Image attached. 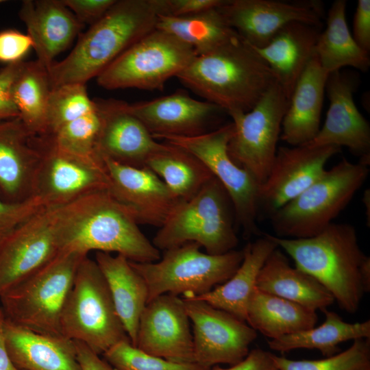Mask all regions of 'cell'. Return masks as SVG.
I'll use <instances>...</instances> for the list:
<instances>
[{
	"mask_svg": "<svg viewBox=\"0 0 370 370\" xmlns=\"http://www.w3.org/2000/svg\"><path fill=\"white\" fill-rule=\"evenodd\" d=\"M340 151L336 146L278 147L266 180L259 185L258 221L269 218L305 190L323 173L327 162Z\"/></svg>",
	"mask_w": 370,
	"mask_h": 370,
	"instance_id": "15",
	"label": "cell"
},
{
	"mask_svg": "<svg viewBox=\"0 0 370 370\" xmlns=\"http://www.w3.org/2000/svg\"><path fill=\"white\" fill-rule=\"evenodd\" d=\"M317 311L256 288L246 310L245 322L271 339L315 326Z\"/></svg>",
	"mask_w": 370,
	"mask_h": 370,
	"instance_id": "31",
	"label": "cell"
},
{
	"mask_svg": "<svg viewBox=\"0 0 370 370\" xmlns=\"http://www.w3.org/2000/svg\"><path fill=\"white\" fill-rule=\"evenodd\" d=\"M182 299L193 324L195 362L211 369L219 364L234 365L247 356L257 337L256 330L204 301Z\"/></svg>",
	"mask_w": 370,
	"mask_h": 370,
	"instance_id": "14",
	"label": "cell"
},
{
	"mask_svg": "<svg viewBox=\"0 0 370 370\" xmlns=\"http://www.w3.org/2000/svg\"><path fill=\"white\" fill-rule=\"evenodd\" d=\"M325 319L319 326L297 333L270 339L272 350L285 353L297 349H316L325 357L339 352L338 345L358 338H370V320L362 322L344 321L336 312L324 309Z\"/></svg>",
	"mask_w": 370,
	"mask_h": 370,
	"instance_id": "33",
	"label": "cell"
},
{
	"mask_svg": "<svg viewBox=\"0 0 370 370\" xmlns=\"http://www.w3.org/2000/svg\"><path fill=\"white\" fill-rule=\"evenodd\" d=\"M32 48L33 42L27 34L14 29L0 32V62L8 65L21 62Z\"/></svg>",
	"mask_w": 370,
	"mask_h": 370,
	"instance_id": "42",
	"label": "cell"
},
{
	"mask_svg": "<svg viewBox=\"0 0 370 370\" xmlns=\"http://www.w3.org/2000/svg\"><path fill=\"white\" fill-rule=\"evenodd\" d=\"M135 347L171 362H195L190 319L182 298L166 293L147 304Z\"/></svg>",
	"mask_w": 370,
	"mask_h": 370,
	"instance_id": "18",
	"label": "cell"
},
{
	"mask_svg": "<svg viewBox=\"0 0 370 370\" xmlns=\"http://www.w3.org/2000/svg\"><path fill=\"white\" fill-rule=\"evenodd\" d=\"M218 8L184 16L160 14L156 27L190 47L197 56L204 54L238 36Z\"/></svg>",
	"mask_w": 370,
	"mask_h": 370,
	"instance_id": "34",
	"label": "cell"
},
{
	"mask_svg": "<svg viewBox=\"0 0 370 370\" xmlns=\"http://www.w3.org/2000/svg\"><path fill=\"white\" fill-rule=\"evenodd\" d=\"M196 56L190 47L156 27L110 64L96 77L97 82L108 90L161 91L165 83L177 77Z\"/></svg>",
	"mask_w": 370,
	"mask_h": 370,
	"instance_id": "10",
	"label": "cell"
},
{
	"mask_svg": "<svg viewBox=\"0 0 370 370\" xmlns=\"http://www.w3.org/2000/svg\"><path fill=\"white\" fill-rule=\"evenodd\" d=\"M256 288L314 311H323L334 301L331 293L316 279L291 266L288 258L278 247L262 267Z\"/></svg>",
	"mask_w": 370,
	"mask_h": 370,
	"instance_id": "28",
	"label": "cell"
},
{
	"mask_svg": "<svg viewBox=\"0 0 370 370\" xmlns=\"http://www.w3.org/2000/svg\"><path fill=\"white\" fill-rule=\"evenodd\" d=\"M234 130L231 121L197 135L166 136L159 139L195 156L219 181L232 201L236 225L241 227L243 236L247 238L260 233L257 225L259 184L229 156L227 145Z\"/></svg>",
	"mask_w": 370,
	"mask_h": 370,
	"instance_id": "11",
	"label": "cell"
},
{
	"mask_svg": "<svg viewBox=\"0 0 370 370\" xmlns=\"http://www.w3.org/2000/svg\"><path fill=\"white\" fill-rule=\"evenodd\" d=\"M116 0H62L64 4L83 25L98 21Z\"/></svg>",
	"mask_w": 370,
	"mask_h": 370,
	"instance_id": "44",
	"label": "cell"
},
{
	"mask_svg": "<svg viewBox=\"0 0 370 370\" xmlns=\"http://www.w3.org/2000/svg\"><path fill=\"white\" fill-rule=\"evenodd\" d=\"M88 255L60 252L51 261L0 297L5 318L32 331L62 335V312L77 267Z\"/></svg>",
	"mask_w": 370,
	"mask_h": 370,
	"instance_id": "7",
	"label": "cell"
},
{
	"mask_svg": "<svg viewBox=\"0 0 370 370\" xmlns=\"http://www.w3.org/2000/svg\"><path fill=\"white\" fill-rule=\"evenodd\" d=\"M210 370H278V369L272 359V353L257 348L249 351L242 361L228 368L215 365Z\"/></svg>",
	"mask_w": 370,
	"mask_h": 370,
	"instance_id": "47",
	"label": "cell"
},
{
	"mask_svg": "<svg viewBox=\"0 0 370 370\" xmlns=\"http://www.w3.org/2000/svg\"><path fill=\"white\" fill-rule=\"evenodd\" d=\"M177 78L227 114L249 111L276 82L264 60L239 36L196 56Z\"/></svg>",
	"mask_w": 370,
	"mask_h": 370,
	"instance_id": "3",
	"label": "cell"
},
{
	"mask_svg": "<svg viewBox=\"0 0 370 370\" xmlns=\"http://www.w3.org/2000/svg\"><path fill=\"white\" fill-rule=\"evenodd\" d=\"M95 102L87 93L86 84H64L51 89L47 112V130L50 136L64 125L92 111Z\"/></svg>",
	"mask_w": 370,
	"mask_h": 370,
	"instance_id": "37",
	"label": "cell"
},
{
	"mask_svg": "<svg viewBox=\"0 0 370 370\" xmlns=\"http://www.w3.org/2000/svg\"><path fill=\"white\" fill-rule=\"evenodd\" d=\"M8 354L21 370H82L75 342L63 335L40 334L4 319Z\"/></svg>",
	"mask_w": 370,
	"mask_h": 370,
	"instance_id": "25",
	"label": "cell"
},
{
	"mask_svg": "<svg viewBox=\"0 0 370 370\" xmlns=\"http://www.w3.org/2000/svg\"><path fill=\"white\" fill-rule=\"evenodd\" d=\"M77 357L82 370H115L100 355L97 354L84 343L74 341Z\"/></svg>",
	"mask_w": 370,
	"mask_h": 370,
	"instance_id": "48",
	"label": "cell"
},
{
	"mask_svg": "<svg viewBox=\"0 0 370 370\" xmlns=\"http://www.w3.org/2000/svg\"><path fill=\"white\" fill-rule=\"evenodd\" d=\"M189 242L165 250L162 258L152 262L130 260L144 278L148 288L147 303L163 294L189 298L205 294L229 280L241 265L243 250L220 255L200 250Z\"/></svg>",
	"mask_w": 370,
	"mask_h": 370,
	"instance_id": "9",
	"label": "cell"
},
{
	"mask_svg": "<svg viewBox=\"0 0 370 370\" xmlns=\"http://www.w3.org/2000/svg\"><path fill=\"white\" fill-rule=\"evenodd\" d=\"M288 103L276 82L249 111L228 114L234 129L227 145L229 156L259 185L266 180L275 160Z\"/></svg>",
	"mask_w": 370,
	"mask_h": 370,
	"instance_id": "12",
	"label": "cell"
},
{
	"mask_svg": "<svg viewBox=\"0 0 370 370\" xmlns=\"http://www.w3.org/2000/svg\"><path fill=\"white\" fill-rule=\"evenodd\" d=\"M3 2H5V1L0 0V3H3Z\"/></svg>",
	"mask_w": 370,
	"mask_h": 370,
	"instance_id": "51",
	"label": "cell"
},
{
	"mask_svg": "<svg viewBox=\"0 0 370 370\" xmlns=\"http://www.w3.org/2000/svg\"><path fill=\"white\" fill-rule=\"evenodd\" d=\"M55 207H44L0 242V297L59 253Z\"/></svg>",
	"mask_w": 370,
	"mask_h": 370,
	"instance_id": "16",
	"label": "cell"
},
{
	"mask_svg": "<svg viewBox=\"0 0 370 370\" xmlns=\"http://www.w3.org/2000/svg\"><path fill=\"white\" fill-rule=\"evenodd\" d=\"M101 124L96 143L100 157L134 167L165 146L153 137L143 123L127 109L126 102L114 99L94 100Z\"/></svg>",
	"mask_w": 370,
	"mask_h": 370,
	"instance_id": "21",
	"label": "cell"
},
{
	"mask_svg": "<svg viewBox=\"0 0 370 370\" xmlns=\"http://www.w3.org/2000/svg\"><path fill=\"white\" fill-rule=\"evenodd\" d=\"M369 173V166L346 158L325 169L305 190L269 218L275 236L305 238L318 234L345 208Z\"/></svg>",
	"mask_w": 370,
	"mask_h": 370,
	"instance_id": "6",
	"label": "cell"
},
{
	"mask_svg": "<svg viewBox=\"0 0 370 370\" xmlns=\"http://www.w3.org/2000/svg\"><path fill=\"white\" fill-rule=\"evenodd\" d=\"M96 105V103H95ZM101 124L98 109L64 125L49 136L58 147L71 153L98 157L96 143Z\"/></svg>",
	"mask_w": 370,
	"mask_h": 370,
	"instance_id": "40",
	"label": "cell"
},
{
	"mask_svg": "<svg viewBox=\"0 0 370 370\" xmlns=\"http://www.w3.org/2000/svg\"><path fill=\"white\" fill-rule=\"evenodd\" d=\"M51 89L47 69L37 60L23 62L12 85V97L19 119L35 136L46 134Z\"/></svg>",
	"mask_w": 370,
	"mask_h": 370,
	"instance_id": "36",
	"label": "cell"
},
{
	"mask_svg": "<svg viewBox=\"0 0 370 370\" xmlns=\"http://www.w3.org/2000/svg\"><path fill=\"white\" fill-rule=\"evenodd\" d=\"M145 167L155 173L179 201L193 197L213 177L195 156L166 143L147 160Z\"/></svg>",
	"mask_w": 370,
	"mask_h": 370,
	"instance_id": "35",
	"label": "cell"
},
{
	"mask_svg": "<svg viewBox=\"0 0 370 370\" xmlns=\"http://www.w3.org/2000/svg\"><path fill=\"white\" fill-rule=\"evenodd\" d=\"M278 370H370V338H358L347 349L319 360H292L272 354Z\"/></svg>",
	"mask_w": 370,
	"mask_h": 370,
	"instance_id": "38",
	"label": "cell"
},
{
	"mask_svg": "<svg viewBox=\"0 0 370 370\" xmlns=\"http://www.w3.org/2000/svg\"><path fill=\"white\" fill-rule=\"evenodd\" d=\"M164 0H116L107 12L79 37L71 53L47 69L51 88L84 84L143 36L165 14Z\"/></svg>",
	"mask_w": 370,
	"mask_h": 370,
	"instance_id": "2",
	"label": "cell"
},
{
	"mask_svg": "<svg viewBox=\"0 0 370 370\" xmlns=\"http://www.w3.org/2000/svg\"><path fill=\"white\" fill-rule=\"evenodd\" d=\"M328 77L314 53L289 99L282 123L281 140L291 146H299L317 135Z\"/></svg>",
	"mask_w": 370,
	"mask_h": 370,
	"instance_id": "27",
	"label": "cell"
},
{
	"mask_svg": "<svg viewBox=\"0 0 370 370\" xmlns=\"http://www.w3.org/2000/svg\"><path fill=\"white\" fill-rule=\"evenodd\" d=\"M40 160L35 136L19 117L0 121V195L6 201H24L32 197Z\"/></svg>",
	"mask_w": 370,
	"mask_h": 370,
	"instance_id": "23",
	"label": "cell"
},
{
	"mask_svg": "<svg viewBox=\"0 0 370 370\" xmlns=\"http://www.w3.org/2000/svg\"><path fill=\"white\" fill-rule=\"evenodd\" d=\"M23 63L8 64L0 69V121L19 116L12 97V85Z\"/></svg>",
	"mask_w": 370,
	"mask_h": 370,
	"instance_id": "43",
	"label": "cell"
},
{
	"mask_svg": "<svg viewBox=\"0 0 370 370\" xmlns=\"http://www.w3.org/2000/svg\"><path fill=\"white\" fill-rule=\"evenodd\" d=\"M234 207L226 190L214 176L193 197L179 201L152 241L158 250L193 242L212 255L235 249Z\"/></svg>",
	"mask_w": 370,
	"mask_h": 370,
	"instance_id": "5",
	"label": "cell"
},
{
	"mask_svg": "<svg viewBox=\"0 0 370 370\" xmlns=\"http://www.w3.org/2000/svg\"><path fill=\"white\" fill-rule=\"evenodd\" d=\"M40 160L32 197L45 207H60L88 193L108 190V177L100 156H79L58 147L47 136H36Z\"/></svg>",
	"mask_w": 370,
	"mask_h": 370,
	"instance_id": "13",
	"label": "cell"
},
{
	"mask_svg": "<svg viewBox=\"0 0 370 370\" xmlns=\"http://www.w3.org/2000/svg\"><path fill=\"white\" fill-rule=\"evenodd\" d=\"M166 13L163 15L184 16L195 14L221 6L225 0H164Z\"/></svg>",
	"mask_w": 370,
	"mask_h": 370,
	"instance_id": "46",
	"label": "cell"
},
{
	"mask_svg": "<svg viewBox=\"0 0 370 370\" xmlns=\"http://www.w3.org/2000/svg\"><path fill=\"white\" fill-rule=\"evenodd\" d=\"M54 223L60 252H115L136 262L160 259V250L108 190L95 191L56 207Z\"/></svg>",
	"mask_w": 370,
	"mask_h": 370,
	"instance_id": "1",
	"label": "cell"
},
{
	"mask_svg": "<svg viewBox=\"0 0 370 370\" xmlns=\"http://www.w3.org/2000/svg\"><path fill=\"white\" fill-rule=\"evenodd\" d=\"M5 316L0 307V370H21L13 363L6 349L3 334Z\"/></svg>",
	"mask_w": 370,
	"mask_h": 370,
	"instance_id": "49",
	"label": "cell"
},
{
	"mask_svg": "<svg viewBox=\"0 0 370 370\" xmlns=\"http://www.w3.org/2000/svg\"><path fill=\"white\" fill-rule=\"evenodd\" d=\"M277 247L262 233V237L248 243L243 248V261L229 280L205 294L189 298L204 301L245 322L247 306L256 288L259 272Z\"/></svg>",
	"mask_w": 370,
	"mask_h": 370,
	"instance_id": "30",
	"label": "cell"
},
{
	"mask_svg": "<svg viewBox=\"0 0 370 370\" xmlns=\"http://www.w3.org/2000/svg\"><path fill=\"white\" fill-rule=\"evenodd\" d=\"M101 158L110 194L138 224L161 227L179 201L164 182L147 167L131 166Z\"/></svg>",
	"mask_w": 370,
	"mask_h": 370,
	"instance_id": "20",
	"label": "cell"
},
{
	"mask_svg": "<svg viewBox=\"0 0 370 370\" xmlns=\"http://www.w3.org/2000/svg\"><path fill=\"white\" fill-rule=\"evenodd\" d=\"M355 84L339 71L330 73L325 90L330 101L324 124L308 147L343 146L359 157V162L370 164V126L354 101Z\"/></svg>",
	"mask_w": 370,
	"mask_h": 370,
	"instance_id": "19",
	"label": "cell"
},
{
	"mask_svg": "<svg viewBox=\"0 0 370 370\" xmlns=\"http://www.w3.org/2000/svg\"><path fill=\"white\" fill-rule=\"evenodd\" d=\"M352 36L358 46L370 51V1L358 0L353 22Z\"/></svg>",
	"mask_w": 370,
	"mask_h": 370,
	"instance_id": "45",
	"label": "cell"
},
{
	"mask_svg": "<svg viewBox=\"0 0 370 370\" xmlns=\"http://www.w3.org/2000/svg\"><path fill=\"white\" fill-rule=\"evenodd\" d=\"M127 110L137 117L154 138L190 136L208 131L206 127L222 112L217 106L191 97L184 90L150 101L127 103Z\"/></svg>",
	"mask_w": 370,
	"mask_h": 370,
	"instance_id": "22",
	"label": "cell"
},
{
	"mask_svg": "<svg viewBox=\"0 0 370 370\" xmlns=\"http://www.w3.org/2000/svg\"><path fill=\"white\" fill-rule=\"evenodd\" d=\"M18 16L32 40L36 60L47 69L84 26L62 0H25Z\"/></svg>",
	"mask_w": 370,
	"mask_h": 370,
	"instance_id": "24",
	"label": "cell"
},
{
	"mask_svg": "<svg viewBox=\"0 0 370 370\" xmlns=\"http://www.w3.org/2000/svg\"><path fill=\"white\" fill-rule=\"evenodd\" d=\"M363 204L365 206L366 210V218H367V225L369 227L370 224V190L369 189H366L364 192L362 197Z\"/></svg>",
	"mask_w": 370,
	"mask_h": 370,
	"instance_id": "50",
	"label": "cell"
},
{
	"mask_svg": "<svg viewBox=\"0 0 370 370\" xmlns=\"http://www.w3.org/2000/svg\"><path fill=\"white\" fill-rule=\"evenodd\" d=\"M227 24L255 48L264 47L286 25L300 22L321 26L319 1L225 0L218 8Z\"/></svg>",
	"mask_w": 370,
	"mask_h": 370,
	"instance_id": "17",
	"label": "cell"
},
{
	"mask_svg": "<svg viewBox=\"0 0 370 370\" xmlns=\"http://www.w3.org/2000/svg\"><path fill=\"white\" fill-rule=\"evenodd\" d=\"M345 0H336L328 14L327 25L320 33L314 53L323 71L329 75L344 66L367 71L370 65L369 53L354 39L346 20Z\"/></svg>",
	"mask_w": 370,
	"mask_h": 370,
	"instance_id": "32",
	"label": "cell"
},
{
	"mask_svg": "<svg viewBox=\"0 0 370 370\" xmlns=\"http://www.w3.org/2000/svg\"><path fill=\"white\" fill-rule=\"evenodd\" d=\"M264 234L294 260L297 268L321 283L341 308L349 313L358 310L365 294L361 269L368 256L359 246L354 226L332 223L305 238Z\"/></svg>",
	"mask_w": 370,
	"mask_h": 370,
	"instance_id": "4",
	"label": "cell"
},
{
	"mask_svg": "<svg viewBox=\"0 0 370 370\" xmlns=\"http://www.w3.org/2000/svg\"><path fill=\"white\" fill-rule=\"evenodd\" d=\"M102 355L115 370H210L196 362L177 363L149 354L130 340L116 343Z\"/></svg>",
	"mask_w": 370,
	"mask_h": 370,
	"instance_id": "39",
	"label": "cell"
},
{
	"mask_svg": "<svg viewBox=\"0 0 370 370\" xmlns=\"http://www.w3.org/2000/svg\"><path fill=\"white\" fill-rule=\"evenodd\" d=\"M44 207L36 197L12 203L5 201L0 195V242Z\"/></svg>",
	"mask_w": 370,
	"mask_h": 370,
	"instance_id": "41",
	"label": "cell"
},
{
	"mask_svg": "<svg viewBox=\"0 0 370 370\" xmlns=\"http://www.w3.org/2000/svg\"><path fill=\"white\" fill-rule=\"evenodd\" d=\"M60 328L64 336L84 343L98 355L121 341L130 340L107 282L96 261L88 256L76 271Z\"/></svg>",
	"mask_w": 370,
	"mask_h": 370,
	"instance_id": "8",
	"label": "cell"
},
{
	"mask_svg": "<svg viewBox=\"0 0 370 370\" xmlns=\"http://www.w3.org/2000/svg\"><path fill=\"white\" fill-rule=\"evenodd\" d=\"M319 27L293 22L283 27L262 48H254L267 63L289 100L293 89L314 54Z\"/></svg>",
	"mask_w": 370,
	"mask_h": 370,
	"instance_id": "26",
	"label": "cell"
},
{
	"mask_svg": "<svg viewBox=\"0 0 370 370\" xmlns=\"http://www.w3.org/2000/svg\"><path fill=\"white\" fill-rule=\"evenodd\" d=\"M95 260L107 282L130 342L136 346L140 317L148 300L146 282L122 255L97 251Z\"/></svg>",
	"mask_w": 370,
	"mask_h": 370,
	"instance_id": "29",
	"label": "cell"
}]
</instances>
